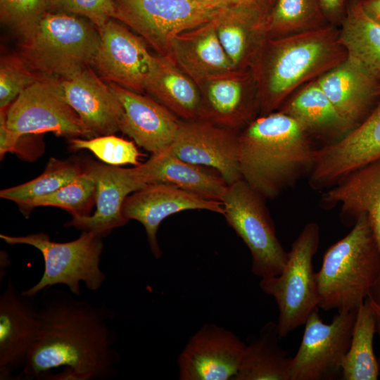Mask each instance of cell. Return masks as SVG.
<instances>
[{
	"label": "cell",
	"instance_id": "obj_1",
	"mask_svg": "<svg viewBox=\"0 0 380 380\" xmlns=\"http://www.w3.org/2000/svg\"><path fill=\"white\" fill-rule=\"evenodd\" d=\"M42 292L36 300L37 338L18 379H48L58 368L62 372L51 380L115 377L120 355L110 310L53 286Z\"/></svg>",
	"mask_w": 380,
	"mask_h": 380
},
{
	"label": "cell",
	"instance_id": "obj_2",
	"mask_svg": "<svg viewBox=\"0 0 380 380\" xmlns=\"http://www.w3.org/2000/svg\"><path fill=\"white\" fill-rule=\"evenodd\" d=\"M241 178L265 198H273L311 171L317 148L290 115H258L239 134Z\"/></svg>",
	"mask_w": 380,
	"mask_h": 380
},
{
	"label": "cell",
	"instance_id": "obj_3",
	"mask_svg": "<svg viewBox=\"0 0 380 380\" xmlns=\"http://www.w3.org/2000/svg\"><path fill=\"white\" fill-rule=\"evenodd\" d=\"M347 57L339 30L332 25L267 38L249 69L257 87L259 115L277 110L299 87Z\"/></svg>",
	"mask_w": 380,
	"mask_h": 380
},
{
	"label": "cell",
	"instance_id": "obj_4",
	"mask_svg": "<svg viewBox=\"0 0 380 380\" xmlns=\"http://www.w3.org/2000/svg\"><path fill=\"white\" fill-rule=\"evenodd\" d=\"M380 277V253L365 213L350 232L324 253L315 272L318 307L324 310H357Z\"/></svg>",
	"mask_w": 380,
	"mask_h": 380
},
{
	"label": "cell",
	"instance_id": "obj_5",
	"mask_svg": "<svg viewBox=\"0 0 380 380\" xmlns=\"http://www.w3.org/2000/svg\"><path fill=\"white\" fill-rule=\"evenodd\" d=\"M99 40L90 21L49 11L20 37L18 53L38 75L64 78L91 64Z\"/></svg>",
	"mask_w": 380,
	"mask_h": 380
},
{
	"label": "cell",
	"instance_id": "obj_6",
	"mask_svg": "<svg viewBox=\"0 0 380 380\" xmlns=\"http://www.w3.org/2000/svg\"><path fill=\"white\" fill-rule=\"evenodd\" d=\"M0 238L9 245L33 246L43 256L44 270L41 279L23 291L28 296L36 297L44 289L57 284L66 285L72 293L80 296L81 281L87 289L96 291L106 280L100 268L103 238L92 232L83 231L77 239L65 243L53 241L42 232L16 236L1 234Z\"/></svg>",
	"mask_w": 380,
	"mask_h": 380
},
{
	"label": "cell",
	"instance_id": "obj_7",
	"mask_svg": "<svg viewBox=\"0 0 380 380\" xmlns=\"http://www.w3.org/2000/svg\"><path fill=\"white\" fill-rule=\"evenodd\" d=\"M317 224H307L288 252L286 264L277 276L261 279V289L272 296L278 306L277 327L281 338L304 325L319 308L312 260L319 246Z\"/></svg>",
	"mask_w": 380,
	"mask_h": 380
},
{
	"label": "cell",
	"instance_id": "obj_8",
	"mask_svg": "<svg viewBox=\"0 0 380 380\" xmlns=\"http://www.w3.org/2000/svg\"><path fill=\"white\" fill-rule=\"evenodd\" d=\"M265 199L240 179L227 185L222 200L223 215L248 248L251 271L260 279L278 275L288 257L277 236Z\"/></svg>",
	"mask_w": 380,
	"mask_h": 380
},
{
	"label": "cell",
	"instance_id": "obj_9",
	"mask_svg": "<svg viewBox=\"0 0 380 380\" xmlns=\"http://www.w3.org/2000/svg\"><path fill=\"white\" fill-rule=\"evenodd\" d=\"M115 19L160 55H169L179 33L212 21L222 8L199 0H114Z\"/></svg>",
	"mask_w": 380,
	"mask_h": 380
},
{
	"label": "cell",
	"instance_id": "obj_10",
	"mask_svg": "<svg viewBox=\"0 0 380 380\" xmlns=\"http://www.w3.org/2000/svg\"><path fill=\"white\" fill-rule=\"evenodd\" d=\"M8 127L20 137L52 132L72 139L90 138L76 112L64 99L61 79L41 76L6 110Z\"/></svg>",
	"mask_w": 380,
	"mask_h": 380
},
{
	"label": "cell",
	"instance_id": "obj_11",
	"mask_svg": "<svg viewBox=\"0 0 380 380\" xmlns=\"http://www.w3.org/2000/svg\"><path fill=\"white\" fill-rule=\"evenodd\" d=\"M318 308L304 324L300 346L291 359L289 380L334 379L341 373L357 310L339 311L330 324H325Z\"/></svg>",
	"mask_w": 380,
	"mask_h": 380
},
{
	"label": "cell",
	"instance_id": "obj_12",
	"mask_svg": "<svg viewBox=\"0 0 380 380\" xmlns=\"http://www.w3.org/2000/svg\"><path fill=\"white\" fill-rule=\"evenodd\" d=\"M380 159V99L370 114L341 139L317 148L309 179L315 190L330 188Z\"/></svg>",
	"mask_w": 380,
	"mask_h": 380
},
{
	"label": "cell",
	"instance_id": "obj_13",
	"mask_svg": "<svg viewBox=\"0 0 380 380\" xmlns=\"http://www.w3.org/2000/svg\"><path fill=\"white\" fill-rule=\"evenodd\" d=\"M97 30L100 40L90 65L103 80L137 92L144 91L155 59L145 41L114 19Z\"/></svg>",
	"mask_w": 380,
	"mask_h": 380
},
{
	"label": "cell",
	"instance_id": "obj_14",
	"mask_svg": "<svg viewBox=\"0 0 380 380\" xmlns=\"http://www.w3.org/2000/svg\"><path fill=\"white\" fill-rule=\"evenodd\" d=\"M239 134V131L205 120H180L176 136L167 148L184 161L212 168L229 184L242 179Z\"/></svg>",
	"mask_w": 380,
	"mask_h": 380
},
{
	"label": "cell",
	"instance_id": "obj_15",
	"mask_svg": "<svg viewBox=\"0 0 380 380\" xmlns=\"http://www.w3.org/2000/svg\"><path fill=\"white\" fill-rule=\"evenodd\" d=\"M233 332L213 324L197 331L177 359L181 380H234L246 349Z\"/></svg>",
	"mask_w": 380,
	"mask_h": 380
},
{
	"label": "cell",
	"instance_id": "obj_16",
	"mask_svg": "<svg viewBox=\"0 0 380 380\" xmlns=\"http://www.w3.org/2000/svg\"><path fill=\"white\" fill-rule=\"evenodd\" d=\"M194 81L205 120L240 132L259 115L257 87L250 70H234Z\"/></svg>",
	"mask_w": 380,
	"mask_h": 380
},
{
	"label": "cell",
	"instance_id": "obj_17",
	"mask_svg": "<svg viewBox=\"0 0 380 380\" xmlns=\"http://www.w3.org/2000/svg\"><path fill=\"white\" fill-rule=\"evenodd\" d=\"M187 210L224 213L221 201L207 199L164 183L146 184L128 195L122 208L127 220H137L144 226L150 248L156 258L162 255L157 240L160 224L170 215Z\"/></svg>",
	"mask_w": 380,
	"mask_h": 380
},
{
	"label": "cell",
	"instance_id": "obj_18",
	"mask_svg": "<svg viewBox=\"0 0 380 380\" xmlns=\"http://www.w3.org/2000/svg\"><path fill=\"white\" fill-rule=\"evenodd\" d=\"M35 298L18 291L11 280L0 296L1 380L14 379L13 373L22 372L37 340Z\"/></svg>",
	"mask_w": 380,
	"mask_h": 380
},
{
	"label": "cell",
	"instance_id": "obj_19",
	"mask_svg": "<svg viewBox=\"0 0 380 380\" xmlns=\"http://www.w3.org/2000/svg\"><path fill=\"white\" fill-rule=\"evenodd\" d=\"M270 1L248 0L225 6L213 20L234 70H249L267 39L266 20Z\"/></svg>",
	"mask_w": 380,
	"mask_h": 380
},
{
	"label": "cell",
	"instance_id": "obj_20",
	"mask_svg": "<svg viewBox=\"0 0 380 380\" xmlns=\"http://www.w3.org/2000/svg\"><path fill=\"white\" fill-rule=\"evenodd\" d=\"M60 79L64 99L78 115L90 138L120 131L122 105L89 65Z\"/></svg>",
	"mask_w": 380,
	"mask_h": 380
},
{
	"label": "cell",
	"instance_id": "obj_21",
	"mask_svg": "<svg viewBox=\"0 0 380 380\" xmlns=\"http://www.w3.org/2000/svg\"><path fill=\"white\" fill-rule=\"evenodd\" d=\"M109 86L123 109L120 131L151 154L172 144L179 118L152 97L115 83H110Z\"/></svg>",
	"mask_w": 380,
	"mask_h": 380
},
{
	"label": "cell",
	"instance_id": "obj_22",
	"mask_svg": "<svg viewBox=\"0 0 380 380\" xmlns=\"http://www.w3.org/2000/svg\"><path fill=\"white\" fill-rule=\"evenodd\" d=\"M82 165L96 185V210L91 215L72 217L64 226L92 232L103 238L128 222L122 212V205L128 195L139 189L129 168L94 161H86Z\"/></svg>",
	"mask_w": 380,
	"mask_h": 380
},
{
	"label": "cell",
	"instance_id": "obj_23",
	"mask_svg": "<svg viewBox=\"0 0 380 380\" xmlns=\"http://www.w3.org/2000/svg\"><path fill=\"white\" fill-rule=\"evenodd\" d=\"M316 80L338 112L354 128L380 99V82L349 57Z\"/></svg>",
	"mask_w": 380,
	"mask_h": 380
},
{
	"label": "cell",
	"instance_id": "obj_24",
	"mask_svg": "<svg viewBox=\"0 0 380 380\" xmlns=\"http://www.w3.org/2000/svg\"><path fill=\"white\" fill-rule=\"evenodd\" d=\"M322 203L326 207L339 205L346 223L354 224L359 214L365 213L380 253V159L351 172L325 191ZM371 296L380 303V277Z\"/></svg>",
	"mask_w": 380,
	"mask_h": 380
},
{
	"label": "cell",
	"instance_id": "obj_25",
	"mask_svg": "<svg viewBox=\"0 0 380 380\" xmlns=\"http://www.w3.org/2000/svg\"><path fill=\"white\" fill-rule=\"evenodd\" d=\"M204 167L184 161L166 148L129 170L139 189L146 184L164 183L222 202L227 183L219 174Z\"/></svg>",
	"mask_w": 380,
	"mask_h": 380
},
{
	"label": "cell",
	"instance_id": "obj_26",
	"mask_svg": "<svg viewBox=\"0 0 380 380\" xmlns=\"http://www.w3.org/2000/svg\"><path fill=\"white\" fill-rule=\"evenodd\" d=\"M277 110L292 117L312 139L325 145L341 139L354 128L338 112L316 79L296 90Z\"/></svg>",
	"mask_w": 380,
	"mask_h": 380
},
{
	"label": "cell",
	"instance_id": "obj_27",
	"mask_svg": "<svg viewBox=\"0 0 380 380\" xmlns=\"http://www.w3.org/2000/svg\"><path fill=\"white\" fill-rule=\"evenodd\" d=\"M144 91L180 120H205L196 82L168 55H155Z\"/></svg>",
	"mask_w": 380,
	"mask_h": 380
},
{
	"label": "cell",
	"instance_id": "obj_28",
	"mask_svg": "<svg viewBox=\"0 0 380 380\" xmlns=\"http://www.w3.org/2000/svg\"><path fill=\"white\" fill-rule=\"evenodd\" d=\"M168 56L194 80L234 70L213 20L177 34Z\"/></svg>",
	"mask_w": 380,
	"mask_h": 380
},
{
	"label": "cell",
	"instance_id": "obj_29",
	"mask_svg": "<svg viewBox=\"0 0 380 380\" xmlns=\"http://www.w3.org/2000/svg\"><path fill=\"white\" fill-rule=\"evenodd\" d=\"M280 339L277 324L266 323L246 344L234 380H289L292 357L280 347Z\"/></svg>",
	"mask_w": 380,
	"mask_h": 380
},
{
	"label": "cell",
	"instance_id": "obj_30",
	"mask_svg": "<svg viewBox=\"0 0 380 380\" xmlns=\"http://www.w3.org/2000/svg\"><path fill=\"white\" fill-rule=\"evenodd\" d=\"M340 26L339 39L348 57L380 82V24L367 15L360 0H350Z\"/></svg>",
	"mask_w": 380,
	"mask_h": 380
},
{
	"label": "cell",
	"instance_id": "obj_31",
	"mask_svg": "<svg viewBox=\"0 0 380 380\" xmlns=\"http://www.w3.org/2000/svg\"><path fill=\"white\" fill-rule=\"evenodd\" d=\"M376 317L368 297L357 310L351 341L341 367L343 380H376L379 365L373 348Z\"/></svg>",
	"mask_w": 380,
	"mask_h": 380
},
{
	"label": "cell",
	"instance_id": "obj_32",
	"mask_svg": "<svg viewBox=\"0 0 380 380\" xmlns=\"http://www.w3.org/2000/svg\"><path fill=\"white\" fill-rule=\"evenodd\" d=\"M331 25L319 0H270L266 20L267 38L277 39Z\"/></svg>",
	"mask_w": 380,
	"mask_h": 380
},
{
	"label": "cell",
	"instance_id": "obj_33",
	"mask_svg": "<svg viewBox=\"0 0 380 380\" xmlns=\"http://www.w3.org/2000/svg\"><path fill=\"white\" fill-rule=\"evenodd\" d=\"M84 172L82 163L51 158L44 171L26 183L2 189L0 197L16 203L22 213L34 199L50 194Z\"/></svg>",
	"mask_w": 380,
	"mask_h": 380
},
{
	"label": "cell",
	"instance_id": "obj_34",
	"mask_svg": "<svg viewBox=\"0 0 380 380\" xmlns=\"http://www.w3.org/2000/svg\"><path fill=\"white\" fill-rule=\"evenodd\" d=\"M96 183L91 175L84 170V172L57 191L34 199L23 213L28 217L35 207L53 206L67 210L72 217L88 216L96 203Z\"/></svg>",
	"mask_w": 380,
	"mask_h": 380
},
{
	"label": "cell",
	"instance_id": "obj_35",
	"mask_svg": "<svg viewBox=\"0 0 380 380\" xmlns=\"http://www.w3.org/2000/svg\"><path fill=\"white\" fill-rule=\"evenodd\" d=\"M70 148L74 150L87 149L99 160L110 165L131 164L139 165L140 153L134 143L114 134L99 136L89 139H70Z\"/></svg>",
	"mask_w": 380,
	"mask_h": 380
},
{
	"label": "cell",
	"instance_id": "obj_36",
	"mask_svg": "<svg viewBox=\"0 0 380 380\" xmlns=\"http://www.w3.org/2000/svg\"><path fill=\"white\" fill-rule=\"evenodd\" d=\"M41 76L16 53L5 54L0 60V110L6 109L18 95Z\"/></svg>",
	"mask_w": 380,
	"mask_h": 380
},
{
	"label": "cell",
	"instance_id": "obj_37",
	"mask_svg": "<svg viewBox=\"0 0 380 380\" xmlns=\"http://www.w3.org/2000/svg\"><path fill=\"white\" fill-rule=\"evenodd\" d=\"M52 8H54V0H0L1 22L20 38Z\"/></svg>",
	"mask_w": 380,
	"mask_h": 380
},
{
	"label": "cell",
	"instance_id": "obj_38",
	"mask_svg": "<svg viewBox=\"0 0 380 380\" xmlns=\"http://www.w3.org/2000/svg\"><path fill=\"white\" fill-rule=\"evenodd\" d=\"M54 8L83 15L97 29L115 19L117 13L114 0H54Z\"/></svg>",
	"mask_w": 380,
	"mask_h": 380
},
{
	"label": "cell",
	"instance_id": "obj_39",
	"mask_svg": "<svg viewBox=\"0 0 380 380\" xmlns=\"http://www.w3.org/2000/svg\"><path fill=\"white\" fill-rule=\"evenodd\" d=\"M350 0H319L323 14L332 26L341 25Z\"/></svg>",
	"mask_w": 380,
	"mask_h": 380
},
{
	"label": "cell",
	"instance_id": "obj_40",
	"mask_svg": "<svg viewBox=\"0 0 380 380\" xmlns=\"http://www.w3.org/2000/svg\"><path fill=\"white\" fill-rule=\"evenodd\" d=\"M363 10L372 20L380 24V0H360Z\"/></svg>",
	"mask_w": 380,
	"mask_h": 380
},
{
	"label": "cell",
	"instance_id": "obj_41",
	"mask_svg": "<svg viewBox=\"0 0 380 380\" xmlns=\"http://www.w3.org/2000/svg\"><path fill=\"white\" fill-rule=\"evenodd\" d=\"M368 299L373 308L376 317V331L378 332L380 340V303L376 302L374 298L369 294ZM379 374H380V360H379Z\"/></svg>",
	"mask_w": 380,
	"mask_h": 380
},
{
	"label": "cell",
	"instance_id": "obj_42",
	"mask_svg": "<svg viewBox=\"0 0 380 380\" xmlns=\"http://www.w3.org/2000/svg\"><path fill=\"white\" fill-rule=\"evenodd\" d=\"M210 4L219 6H228L236 4H239L248 0H199Z\"/></svg>",
	"mask_w": 380,
	"mask_h": 380
}]
</instances>
